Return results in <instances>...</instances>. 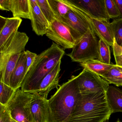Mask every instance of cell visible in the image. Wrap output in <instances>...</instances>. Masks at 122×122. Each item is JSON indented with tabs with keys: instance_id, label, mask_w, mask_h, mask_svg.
<instances>
[{
	"instance_id": "6da1fadb",
	"label": "cell",
	"mask_w": 122,
	"mask_h": 122,
	"mask_svg": "<svg viewBox=\"0 0 122 122\" xmlns=\"http://www.w3.org/2000/svg\"><path fill=\"white\" fill-rule=\"evenodd\" d=\"M106 92L81 94L70 117L64 122H103L112 114Z\"/></svg>"
},
{
	"instance_id": "7a4b0ae2",
	"label": "cell",
	"mask_w": 122,
	"mask_h": 122,
	"mask_svg": "<svg viewBox=\"0 0 122 122\" xmlns=\"http://www.w3.org/2000/svg\"><path fill=\"white\" fill-rule=\"evenodd\" d=\"M65 53L62 48L53 42L50 47L37 55L25 76L21 90L31 93L36 92L42 80L61 61Z\"/></svg>"
},
{
	"instance_id": "3957f363",
	"label": "cell",
	"mask_w": 122,
	"mask_h": 122,
	"mask_svg": "<svg viewBox=\"0 0 122 122\" xmlns=\"http://www.w3.org/2000/svg\"><path fill=\"white\" fill-rule=\"evenodd\" d=\"M80 95L77 76H72L67 82L60 86L48 100L50 122H64L69 118Z\"/></svg>"
},
{
	"instance_id": "277c9868",
	"label": "cell",
	"mask_w": 122,
	"mask_h": 122,
	"mask_svg": "<svg viewBox=\"0 0 122 122\" xmlns=\"http://www.w3.org/2000/svg\"><path fill=\"white\" fill-rule=\"evenodd\" d=\"M98 41L93 28H90L67 55L72 62L80 63L89 60H98Z\"/></svg>"
},
{
	"instance_id": "5b68a950",
	"label": "cell",
	"mask_w": 122,
	"mask_h": 122,
	"mask_svg": "<svg viewBox=\"0 0 122 122\" xmlns=\"http://www.w3.org/2000/svg\"><path fill=\"white\" fill-rule=\"evenodd\" d=\"M32 93L17 89L6 105L12 118L17 122H35L31 110Z\"/></svg>"
},
{
	"instance_id": "8992f818",
	"label": "cell",
	"mask_w": 122,
	"mask_h": 122,
	"mask_svg": "<svg viewBox=\"0 0 122 122\" xmlns=\"http://www.w3.org/2000/svg\"><path fill=\"white\" fill-rule=\"evenodd\" d=\"M46 35L64 50L72 49L82 37L67 25L56 20L51 23Z\"/></svg>"
},
{
	"instance_id": "52a82bcc",
	"label": "cell",
	"mask_w": 122,
	"mask_h": 122,
	"mask_svg": "<svg viewBox=\"0 0 122 122\" xmlns=\"http://www.w3.org/2000/svg\"><path fill=\"white\" fill-rule=\"evenodd\" d=\"M78 86L81 94L106 92L109 83L101 76L93 72L84 68L77 76Z\"/></svg>"
},
{
	"instance_id": "ba28073f",
	"label": "cell",
	"mask_w": 122,
	"mask_h": 122,
	"mask_svg": "<svg viewBox=\"0 0 122 122\" xmlns=\"http://www.w3.org/2000/svg\"><path fill=\"white\" fill-rule=\"evenodd\" d=\"M72 5L70 10L65 16L62 22L82 36L89 28H92L90 19L82 10L72 3Z\"/></svg>"
},
{
	"instance_id": "9c48e42d",
	"label": "cell",
	"mask_w": 122,
	"mask_h": 122,
	"mask_svg": "<svg viewBox=\"0 0 122 122\" xmlns=\"http://www.w3.org/2000/svg\"><path fill=\"white\" fill-rule=\"evenodd\" d=\"M74 5L84 12L90 18L109 22L105 0H69Z\"/></svg>"
},
{
	"instance_id": "30bf717a",
	"label": "cell",
	"mask_w": 122,
	"mask_h": 122,
	"mask_svg": "<svg viewBox=\"0 0 122 122\" xmlns=\"http://www.w3.org/2000/svg\"><path fill=\"white\" fill-rule=\"evenodd\" d=\"M29 41L26 33L18 32L11 42L3 50L0 51V73L4 70L8 60L13 56L25 51Z\"/></svg>"
},
{
	"instance_id": "8fae6325",
	"label": "cell",
	"mask_w": 122,
	"mask_h": 122,
	"mask_svg": "<svg viewBox=\"0 0 122 122\" xmlns=\"http://www.w3.org/2000/svg\"><path fill=\"white\" fill-rule=\"evenodd\" d=\"M0 51L11 42L17 33L22 23L21 18L0 16Z\"/></svg>"
},
{
	"instance_id": "7c38bea8",
	"label": "cell",
	"mask_w": 122,
	"mask_h": 122,
	"mask_svg": "<svg viewBox=\"0 0 122 122\" xmlns=\"http://www.w3.org/2000/svg\"><path fill=\"white\" fill-rule=\"evenodd\" d=\"M30 20L33 30L36 35H46L50 27V23L43 15L36 0H29Z\"/></svg>"
},
{
	"instance_id": "4fadbf2b",
	"label": "cell",
	"mask_w": 122,
	"mask_h": 122,
	"mask_svg": "<svg viewBox=\"0 0 122 122\" xmlns=\"http://www.w3.org/2000/svg\"><path fill=\"white\" fill-rule=\"evenodd\" d=\"M31 110L35 122H50L48 100L38 93H33Z\"/></svg>"
},
{
	"instance_id": "5bb4252c",
	"label": "cell",
	"mask_w": 122,
	"mask_h": 122,
	"mask_svg": "<svg viewBox=\"0 0 122 122\" xmlns=\"http://www.w3.org/2000/svg\"><path fill=\"white\" fill-rule=\"evenodd\" d=\"M61 61L42 80L36 92L47 99L49 93L55 88L58 89L59 86V74L61 71Z\"/></svg>"
},
{
	"instance_id": "9a60e30c",
	"label": "cell",
	"mask_w": 122,
	"mask_h": 122,
	"mask_svg": "<svg viewBox=\"0 0 122 122\" xmlns=\"http://www.w3.org/2000/svg\"><path fill=\"white\" fill-rule=\"evenodd\" d=\"M90 19L92 28L96 36L112 47L114 37L110 29V22L94 18Z\"/></svg>"
},
{
	"instance_id": "2e32d148",
	"label": "cell",
	"mask_w": 122,
	"mask_h": 122,
	"mask_svg": "<svg viewBox=\"0 0 122 122\" xmlns=\"http://www.w3.org/2000/svg\"><path fill=\"white\" fill-rule=\"evenodd\" d=\"M25 52L20 55L11 76L10 86L15 90L21 88L27 74L26 57Z\"/></svg>"
},
{
	"instance_id": "e0dca14e",
	"label": "cell",
	"mask_w": 122,
	"mask_h": 122,
	"mask_svg": "<svg viewBox=\"0 0 122 122\" xmlns=\"http://www.w3.org/2000/svg\"><path fill=\"white\" fill-rule=\"evenodd\" d=\"M106 92L112 113L122 112V90L112 86H109Z\"/></svg>"
},
{
	"instance_id": "ac0fdd59",
	"label": "cell",
	"mask_w": 122,
	"mask_h": 122,
	"mask_svg": "<svg viewBox=\"0 0 122 122\" xmlns=\"http://www.w3.org/2000/svg\"><path fill=\"white\" fill-rule=\"evenodd\" d=\"M10 11L13 17L30 20L29 0H11Z\"/></svg>"
},
{
	"instance_id": "d6986e66",
	"label": "cell",
	"mask_w": 122,
	"mask_h": 122,
	"mask_svg": "<svg viewBox=\"0 0 122 122\" xmlns=\"http://www.w3.org/2000/svg\"><path fill=\"white\" fill-rule=\"evenodd\" d=\"M55 14L56 20L62 22L65 16L72 7L69 0H48Z\"/></svg>"
},
{
	"instance_id": "ffe728a7",
	"label": "cell",
	"mask_w": 122,
	"mask_h": 122,
	"mask_svg": "<svg viewBox=\"0 0 122 122\" xmlns=\"http://www.w3.org/2000/svg\"><path fill=\"white\" fill-rule=\"evenodd\" d=\"M80 64L83 68H86L101 77L110 70L113 65L103 63L98 59L89 60Z\"/></svg>"
},
{
	"instance_id": "44dd1931",
	"label": "cell",
	"mask_w": 122,
	"mask_h": 122,
	"mask_svg": "<svg viewBox=\"0 0 122 122\" xmlns=\"http://www.w3.org/2000/svg\"><path fill=\"white\" fill-rule=\"evenodd\" d=\"M109 84L122 86V67L113 64L112 67L101 76Z\"/></svg>"
},
{
	"instance_id": "7402d4cb",
	"label": "cell",
	"mask_w": 122,
	"mask_h": 122,
	"mask_svg": "<svg viewBox=\"0 0 122 122\" xmlns=\"http://www.w3.org/2000/svg\"><path fill=\"white\" fill-rule=\"evenodd\" d=\"M98 60L105 64L110 65L111 54L110 46L101 39H99L98 45Z\"/></svg>"
},
{
	"instance_id": "603a6c76",
	"label": "cell",
	"mask_w": 122,
	"mask_h": 122,
	"mask_svg": "<svg viewBox=\"0 0 122 122\" xmlns=\"http://www.w3.org/2000/svg\"><path fill=\"white\" fill-rule=\"evenodd\" d=\"M110 26L116 42L122 47V18L115 19L110 23Z\"/></svg>"
},
{
	"instance_id": "cb8c5ba5",
	"label": "cell",
	"mask_w": 122,
	"mask_h": 122,
	"mask_svg": "<svg viewBox=\"0 0 122 122\" xmlns=\"http://www.w3.org/2000/svg\"><path fill=\"white\" fill-rule=\"evenodd\" d=\"M16 90L10 86L0 82V103L6 105L11 99Z\"/></svg>"
},
{
	"instance_id": "d4e9b609",
	"label": "cell",
	"mask_w": 122,
	"mask_h": 122,
	"mask_svg": "<svg viewBox=\"0 0 122 122\" xmlns=\"http://www.w3.org/2000/svg\"><path fill=\"white\" fill-rule=\"evenodd\" d=\"M43 14L50 23L56 20L55 14L48 0H36Z\"/></svg>"
},
{
	"instance_id": "484cf974",
	"label": "cell",
	"mask_w": 122,
	"mask_h": 122,
	"mask_svg": "<svg viewBox=\"0 0 122 122\" xmlns=\"http://www.w3.org/2000/svg\"><path fill=\"white\" fill-rule=\"evenodd\" d=\"M106 8L108 16L110 19L120 18V15L114 0H105Z\"/></svg>"
},
{
	"instance_id": "4316f807",
	"label": "cell",
	"mask_w": 122,
	"mask_h": 122,
	"mask_svg": "<svg viewBox=\"0 0 122 122\" xmlns=\"http://www.w3.org/2000/svg\"><path fill=\"white\" fill-rule=\"evenodd\" d=\"M112 47L116 65L122 67V47L117 44L114 38L113 45Z\"/></svg>"
},
{
	"instance_id": "83f0119b",
	"label": "cell",
	"mask_w": 122,
	"mask_h": 122,
	"mask_svg": "<svg viewBox=\"0 0 122 122\" xmlns=\"http://www.w3.org/2000/svg\"><path fill=\"white\" fill-rule=\"evenodd\" d=\"M0 122H11L13 119L6 105L0 104Z\"/></svg>"
},
{
	"instance_id": "f1b7e54d",
	"label": "cell",
	"mask_w": 122,
	"mask_h": 122,
	"mask_svg": "<svg viewBox=\"0 0 122 122\" xmlns=\"http://www.w3.org/2000/svg\"><path fill=\"white\" fill-rule=\"evenodd\" d=\"M25 53L26 57V71L27 74L30 67L34 63L37 55L29 50L26 51Z\"/></svg>"
},
{
	"instance_id": "f546056e",
	"label": "cell",
	"mask_w": 122,
	"mask_h": 122,
	"mask_svg": "<svg viewBox=\"0 0 122 122\" xmlns=\"http://www.w3.org/2000/svg\"><path fill=\"white\" fill-rule=\"evenodd\" d=\"M11 0H0V9L2 10L10 11Z\"/></svg>"
},
{
	"instance_id": "4dcf8cb0",
	"label": "cell",
	"mask_w": 122,
	"mask_h": 122,
	"mask_svg": "<svg viewBox=\"0 0 122 122\" xmlns=\"http://www.w3.org/2000/svg\"><path fill=\"white\" fill-rule=\"evenodd\" d=\"M114 1L120 12V18H122V0H114Z\"/></svg>"
},
{
	"instance_id": "1f68e13d",
	"label": "cell",
	"mask_w": 122,
	"mask_h": 122,
	"mask_svg": "<svg viewBox=\"0 0 122 122\" xmlns=\"http://www.w3.org/2000/svg\"><path fill=\"white\" fill-rule=\"evenodd\" d=\"M116 122H121V121H120V120H119V119H118L117 120V121H116Z\"/></svg>"
},
{
	"instance_id": "d6a6232c",
	"label": "cell",
	"mask_w": 122,
	"mask_h": 122,
	"mask_svg": "<svg viewBox=\"0 0 122 122\" xmlns=\"http://www.w3.org/2000/svg\"><path fill=\"white\" fill-rule=\"evenodd\" d=\"M108 120H109V119H107V120H106L105 121H104V122H109Z\"/></svg>"
},
{
	"instance_id": "836d02e7",
	"label": "cell",
	"mask_w": 122,
	"mask_h": 122,
	"mask_svg": "<svg viewBox=\"0 0 122 122\" xmlns=\"http://www.w3.org/2000/svg\"><path fill=\"white\" fill-rule=\"evenodd\" d=\"M11 122H16V121H15L14 120H13V119L12 120V121H11Z\"/></svg>"
}]
</instances>
